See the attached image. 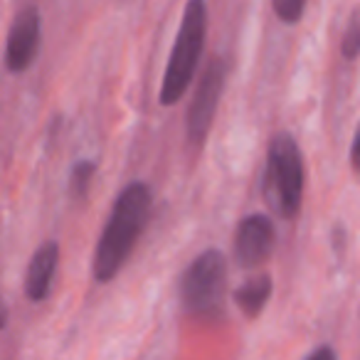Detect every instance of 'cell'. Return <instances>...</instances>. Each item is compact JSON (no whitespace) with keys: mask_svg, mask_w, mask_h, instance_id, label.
Instances as JSON below:
<instances>
[{"mask_svg":"<svg viewBox=\"0 0 360 360\" xmlns=\"http://www.w3.org/2000/svg\"><path fill=\"white\" fill-rule=\"evenodd\" d=\"M6 323H8V309L3 304V299H0V330L6 328Z\"/></svg>","mask_w":360,"mask_h":360,"instance_id":"5bb4252c","label":"cell"},{"mask_svg":"<svg viewBox=\"0 0 360 360\" xmlns=\"http://www.w3.org/2000/svg\"><path fill=\"white\" fill-rule=\"evenodd\" d=\"M276 245V227L266 215H250L237 225L235 259L242 266H259Z\"/></svg>","mask_w":360,"mask_h":360,"instance_id":"52a82bcc","label":"cell"},{"mask_svg":"<svg viewBox=\"0 0 360 360\" xmlns=\"http://www.w3.org/2000/svg\"><path fill=\"white\" fill-rule=\"evenodd\" d=\"M271 205L284 220H294L304 198V163L294 136L281 131L271 139L269 168H266Z\"/></svg>","mask_w":360,"mask_h":360,"instance_id":"3957f363","label":"cell"},{"mask_svg":"<svg viewBox=\"0 0 360 360\" xmlns=\"http://www.w3.org/2000/svg\"><path fill=\"white\" fill-rule=\"evenodd\" d=\"M225 79H227V65L225 60L215 57L210 65L202 72V79L198 84V91L193 96L191 111H188V139L191 143L200 146L207 139L212 129V121L217 114V104L220 96L225 91Z\"/></svg>","mask_w":360,"mask_h":360,"instance_id":"5b68a950","label":"cell"},{"mask_svg":"<svg viewBox=\"0 0 360 360\" xmlns=\"http://www.w3.org/2000/svg\"><path fill=\"white\" fill-rule=\"evenodd\" d=\"M271 6H274V13L281 22L294 25V22H299L304 18L306 0H271Z\"/></svg>","mask_w":360,"mask_h":360,"instance_id":"30bf717a","label":"cell"},{"mask_svg":"<svg viewBox=\"0 0 360 360\" xmlns=\"http://www.w3.org/2000/svg\"><path fill=\"white\" fill-rule=\"evenodd\" d=\"M207 37V6L205 0H188L183 20H180L175 45L170 52L168 70L163 75L160 86V104L173 106L180 101L195 77L198 62H200L202 47Z\"/></svg>","mask_w":360,"mask_h":360,"instance_id":"7a4b0ae2","label":"cell"},{"mask_svg":"<svg viewBox=\"0 0 360 360\" xmlns=\"http://www.w3.org/2000/svg\"><path fill=\"white\" fill-rule=\"evenodd\" d=\"M57 264H60V245L57 242H45L35 252L30 266L25 274V294L30 301H42L52 289Z\"/></svg>","mask_w":360,"mask_h":360,"instance_id":"ba28073f","label":"cell"},{"mask_svg":"<svg viewBox=\"0 0 360 360\" xmlns=\"http://www.w3.org/2000/svg\"><path fill=\"white\" fill-rule=\"evenodd\" d=\"M150 191L143 183H131L114 202V210L99 237L94 255L96 281H111L134 252L150 215Z\"/></svg>","mask_w":360,"mask_h":360,"instance_id":"6da1fadb","label":"cell"},{"mask_svg":"<svg viewBox=\"0 0 360 360\" xmlns=\"http://www.w3.org/2000/svg\"><path fill=\"white\" fill-rule=\"evenodd\" d=\"M340 50H343V57L345 60H355L360 52V22H358V13H353V18H350L348 27H345V37H343V45H340Z\"/></svg>","mask_w":360,"mask_h":360,"instance_id":"7c38bea8","label":"cell"},{"mask_svg":"<svg viewBox=\"0 0 360 360\" xmlns=\"http://www.w3.org/2000/svg\"><path fill=\"white\" fill-rule=\"evenodd\" d=\"M91 175H94V163L82 160V163L75 165V170H72V193H75V198L86 195L89 183H91Z\"/></svg>","mask_w":360,"mask_h":360,"instance_id":"8fae6325","label":"cell"},{"mask_svg":"<svg viewBox=\"0 0 360 360\" xmlns=\"http://www.w3.org/2000/svg\"><path fill=\"white\" fill-rule=\"evenodd\" d=\"M40 13L35 6H25L15 15L8 32V45H6V65L11 72H25L32 65V60L40 52Z\"/></svg>","mask_w":360,"mask_h":360,"instance_id":"8992f818","label":"cell"},{"mask_svg":"<svg viewBox=\"0 0 360 360\" xmlns=\"http://www.w3.org/2000/svg\"><path fill=\"white\" fill-rule=\"evenodd\" d=\"M227 262L217 250H207L188 266L180 279V296L183 304L193 314H210L220 309L222 294H225Z\"/></svg>","mask_w":360,"mask_h":360,"instance_id":"277c9868","label":"cell"},{"mask_svg":"<svg viewBox=\"0 0 360 360\" xmlns=\"http://www.w3.org/2000/svg\"><path fill=\"white\" fill-rule=\"evenodd\" d=\"M271 296V276L269 274H257L247 279L240 289L235 291V301L242 309L247 319H257L264 311L266 301Z\"/></svg>","mask_w":360,"mask_h":360,"instance_id":"9c48e42d","label":"cell"},{"mask_svg":"<svg viewBox=\"0 0 360 360\" xmlns=\"http://www.w3.org/2000/svg\"><path fill=\"white\" fill-rule=\"evenodd\" d=\"M319 358H326V360H335V353L330 348H319L309 355V360H319Z\"/></svg>","mask_w":360,"mask_h":360,"instance_id":"4fadbf2b","label":"cell"}]
</instances>
